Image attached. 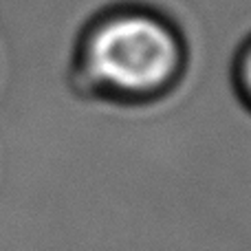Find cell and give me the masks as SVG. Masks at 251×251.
<instances>
[{"instance_id": "1", "label": "cell", "mask_w": 251, "mask_h": 251, "mask_svg": "<svg viewBox=\"0 0 251 251\" xmlns=\"http://www.w3.org/2000/svg\"><path fill=\"white\" fill-rule=\"evenodd\" d=\"M185 66V40L168 18L126 7L100 16L84 31L73 60V82L82 95L141 104L168 95Z\"/></svg>"}, {"instance_id": "2", "label": "cell", "mask_w": 251, "mask_h": 251, "mask_svg": "<svg viewBox=\"0 0 251 251\" xmlns=\"http://www.w3.org/2000/svg\"><path fill=\"white\" fill-rule=\"evenodd\" d=\"M236 79H238V88H240L243 100L251 106V42L243 49V53H240Z\"/></svg>"}]
</instances>
